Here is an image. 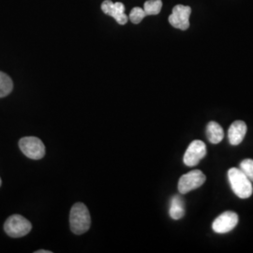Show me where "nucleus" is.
I'll list each match as a JSON object with an SVG mask.
<instances>
[{
    "label": "nucleus",
    "instance_id": "1",
    "mask_svg": "<svg viewBox=\"0 0 253 253\" xmlns=\"http://www.w3.org/2000/svg\"><path fill=\"white\" fill-rule=\"evenodd\" d=\"M71 230L75 235L86 233L91 225L89 211L83 203H76L71 209L70 213Z\"/></svg>",
    "mask_w": 253,
    "mask_h": 253
},
{
    "label": "nucleus",
    "instance_id": "2",
    "mask_svg": "<svg viewBox=\"0 0 253 253\" xmlns=\"http://www.w3.org/2000/svg\"><path fill=\"white\" fill-rule=\"evenodd\" d=\"M228 179L235 195L241 199L250 198L253 193V184L239 168H231L228 171Z\"/></svg>",
    "mask_w": 253,
    "mask_h": 253
},
{
    "label": "nucleus",
    "instance_id": "3",
    "mask_svg": "<svg viewBox=\"0 0 253 253\" xmlns=\"http://www.w3.org/2000/svg\"><path fill=\"white\" fill-rule=\"evenodd\" d=\"M21 151L31 160H41L45 155V146L42 140L34 136L24 137L19 141Z\"/></svg>",
    "mask_w": 253,
    "mask_h": 253
},
{
    "label": "nucleus",
    "instance_id": "4",
    "mask_svg": "<svg viewBox=\"0 0 253 253\" xmlns=\"http://www.w3.org/2000/svg\"><path fill=\"white\" fill-rule=\"evenodd\" d=\"M32 229V225L26 217L20 215H12L6 220L4 230L10 237H23L27 235Z\"/></svg>",
    "mask_w": 253,
    "mask_h": 253
},
{
    "label": "nucleus",
    "instance_id": "5",
    "mask_svg": "<svg viewBox=\"0 0 253 253\" xmlns=\"http://www.w3.org/2000/svg\"><path fill=\"white\" fill-rule=\"evenodd\" d=\"M206 182V175L200 170H193L183 174L178 181V190L181 194H186L191 190L200 188Z\"/></svg>",
    "mask_w": 253,
    "mask_h": 253
},
{
    "label": "nucleus",
    "instance_id": "6",
    "mask_svg": "<svg viewBox=\"0 0 253 253\" xmlns=\"http://www.w3.org/2000/svg\"><path fill=\"white\" fill-rule=\"evenodd\" d=\"M207 155V146L203 141L195 140L190 143L188 149L186 150L183 162L189 166L193 167L196 166L198 163L206 157Z\"/></svg>",
    "mask_w": 253,
    "mask_h": 253
},
{
    "label": "nucleus",
    "instance_id": "7",
    "mask_svg": "<svg viewBox=\"0 0 253 253\" xmlns=\"http://www.w3.org/2000/svg\"><path fill=\"white\" fill-rule=\"evenodd\" d=\"M238 224V215L233 211H226L213 221L212 229L217 234H226Z\"/></svg>",
    "mask_w": 253,
    "mask_h": 253
},
{
    "label": "nucleus",
    "instance_id": "8",
    "mask_svg": "<svg viewBox=\"0 0 253 253\" xmlns=\"http://www.w3.org/2000/svg\"><path fill=\"white\" fill-rule=\"evenodd\" d=\"M191 8L184 5H176L172 9V14L169 16L171 26L181 30H187L190 27V16Z\"/></svg>",
    "mask_w": 253,
    "mask_h": 253
},
{
    "label": "nucleus",
    "instance_id": "9",
    "mask_svg": "<svg viewBox=\"0 0 253 253\" xmlns=\"http://www.w3.org/2000/svg\"><path fill=\"white\" fill-rule=\"evenodd\" d=\"M102 11L115 19L119 25H126L128 17L125 13V6L121 2L114 3L111 0H105L101 4Z\"/></svg>",
    "mask_w": 253,
    "mask_h": 253
},
{
    "label": "nucleus",
    "instance_id": "10",
    "mask_svg": "<svg viewBox=\"0 0 253 253\" xmlns=\"http://www.w3.org/2000/svg\"><path fill=\"white\" fill-rule=\"evenodd\" d=\"M247 133V125L244 121H235L228 130V139L232 145H238L242 143Z\"/></svg>",
    "mask_w": 253,
    "mask_h": 253
},
{
    "label": "nucleus",
    "instance_id": "11",
    "mask_svg": "<svg viewBox=\"0 0 253 253\" xmlns=\"http://www.w3.org/2000/svg\"><path fill=\"white\" fill-rule=\"evenodd\" d=\"M207 135L211 144L217 145L220 143L224 137V131L222 127L217 122L211 121L207 126Z\"/></svg>",
    "mask_w": 253,
    "mask_h": 253
},
{
    "label": "nucleus",
    "instance_id": "12",
    "mask_svg": "<svg viewBox=\"0 0 253 253\" xmlns=\"http://www.w3.org/2000/svg\"><path fill=\"white\" fill-rule=\"evenodd\" d=\"M169 214L170 217L172 219L177 220L184 217L185 215V206L184 202L181 199L180 196H173L171 200V205H170V209H169Z\"/></svg>",
    "mask_w": 253,
    "mask_h": 253
},
{
    "label": "nucleus",
    "instance_id": "13",
    "mask_svg": "<svg viewBox=\"0 0 253 253\" xmlns=\"http://www.w3.org/2000/svg\"><path fill=\"white\" fill-rule=\"evenodd\" d=\"M13 88V83L9 75L0 72V98L8 96Z\"/></svg>",
    "mask_w": 253,
    "mask_h": 253
},
{
    "label": "nucleus",
    "instance_id": "14",
    "mask_svg": "<svg viewBox=\"0 0 253 253\" xmlns=\"http://www.w3.org/2000/svg\"><path fill=\"white\" fill-rule=\"evenodd\" d=\"M162 8H163L162 0H147L144 5V9L146 15H157L161 12Z\"/></svg>",
    "mask_w": 253,
    "mask_h": 253
},
{
    "label": "nucleus",
    "instance_id": "15",
    "mask_svg": "<svg viewBox=\"0 0 253 253\" xmlns=\"http://www.w3.org/2000/svg\"><path fill=\"white\" fill-rule=\"evenodd\" d=\"M145 16H147V15L145 13V9L139 8V7H135L131 9V11L128 15V18L133 24L137 25V24L141 23Z\"/></svg>",
    "mask_w": 253,
    "mask_h": 253
},
{
    "label": "nucleus",
    "instance_id": "16",
    "mask_svg": "<svg viewBox=\"0 0 253 253\" xmlns=\"http://www.w3.org/2000/svg\"><path fill=\"white\" fill-rule=\"evenodd\" d=\"M239 169L244 172L247 177L253 182V160L247 159L240 163Z\"/></svg>",
    "mask_w": 253,
    "mask_h": 253
},
{
    "label": "nucleus",
    "instance_id": "17",
    "mask_svg": "<svg viewBox=\"0 0 253 253\" xmlns=\"http://www.w3.org/2000/svg\"><path fill=\"white\" fill-rule=\"evenodd\" d=\"M36 253H51L50 251H38Z\"/></svg>",
    "mask_w": 253,
    "mask_h": 253
},
{
    "label": "nucleus",
    "instance_id": "18",
    "mask_svg": "<svg viewBox=\"0 0 253 253\" xmlns=\"http://www.w3.org/2000/svg\"><path fill=\"white\" fill-rule=\"evenodd\" d=\"M1 183H2V181H1V178H0V186H1Z\"/></svg>",
    "mask_w": 253,
    "mask_h": 253
}]
</instances>
